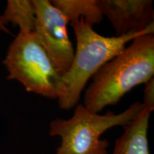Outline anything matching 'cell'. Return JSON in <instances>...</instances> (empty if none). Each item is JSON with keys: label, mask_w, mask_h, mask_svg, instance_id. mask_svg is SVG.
<instances>
[{"label": "cell", "mask_w": 154, "mask_h": 154, "mask_svg": "<svg viewBox=\"0 0 154 154\" xmlns=\"http://www.w3.org/2000/svg\"><path fill=\"white\" fill-rule=\"evenodd\" d=\"M131 42L91 78L83 103L87 110L99 113L105 107L116 104L135 86L153 78V34H143Z\"/></svg>", "instance_id": "1"}, {"label": "cell", "mask_w": 154, "mask_h": 154, "mask_svg": "<svg viewBox=\"0 0 154 154\" xmlns=\"http://www.w3.org/2000/svg\"><path fill=\"white\" fill-rule=\"evenodd\" d=\"M76 39V49L70 69L61 77L58 96L59 108L69 110L79 103L88 81L101 67L120 53L127 43L149 32L122 36H104L98 34L84 19L71 22Z\"/></svg>", "instance_id": "2"}, {"label": "cell", "mask_w": 154, "mask_h": 154, "mask_svg": "<svg viewBox=\"0 0 154 154\" xmlns=\"http://www.w3.org/2000/svg\"><path fill=\"white\" fill-rule=\"evenodd\" d=\"M136 101L123 112L108 111L99 114L89 111L78 103L69 119L56 118L49 124V135L61 138L55 154H109V143L101 136L114 126H124L136 118L142 109Z\"/></svg>", "instance_id": "3"}, {"label": "cell", "mask_w": 154, "mask_h": 154, "mask_svg": "<svg viewBox=\"0 0 154 154\" xmlns=\"http://www.w3.org/2000/svg\"><path fill=\"white\" fill-rule=\"evenodd\" d=\"M7 79L17 80L26 91L58 99L61 75L51 60L35 32H19L3 61Z\"/></svg>", "instance_id": "4"}, {"label": "cell", "mask_w": 154, "mask_h": 154, "mask_svg": "<svg viewBox=\"0 0 154 154\" xmlns=\"http://www.w3.org/2000/svg\"><path fill=\"white\" fill-rule=\"evenodd\" d=\"M36 14L35 33L59 74L70 69L74 55L69 38L68 21L48 0H32Z\"/></svg>", "instance_id": "5"}, {"label": "cell", "mask_w": 154, "mask_h": 154, "mask_svg": "<svg viewBox=\"0 0 154 154\" xmlns=\"http://www.w3.org/2000/svg\"><path fill=\"white\" fill-rule=\"evenodd\" d=\"M103 16L110 21L116 36L149 32L154 33L152 0H98Z\"/></svg>", "instance_id": "6"}, {"label": "cell", "mask_w": 154, "mask_h": 154, "mask_svg": "<svg viewBox=\"0 0 154 154\" xmlns=\"http://www.w3.org/2000/svg\"><path fill=\"white\" fill-rule=\"evenodd\" d=\"M151 113L142 107L136 118L124 126V133L116 140L112 154H150L147 134Z\"/></svg>", "instance_id": "7"}, {"label": "cell", "mask_w": 154, "mask_h": 154, "mask_svg": "<svg viewBox=\"0 0 154 154\" xmlns=\"http://www.w3.org/2000/svg\"><path fill=\"white\" fill-rule=\"evenodd\" d=\"M50 2L62 12L68 22L82 18L93 27L103 20V16L98 0H52Z\"/></svg>", "instance_id": "8"}, {"label": "cell", "mask_w": 154, "mask_h": 154, "mask_svg": "<svg viewBox=\"0 0 154 154\" xmlns=\"http://www.w3.org/2000/svg\"><path fill=\"white\" fill-rule=\"evenodd\" d=\"M1 16L4 24L11 23L19 26V32L35 30L36 14L32 0H8L5 12Z\"/></svg>", "instance_id": "9"}, {"label": "cell", "mask_w": 154, "mask_h": 154, "mask_svg": "<svg viewBox=\"0 0 154 154\" xmlns=\"http://www.w3.org/2000/svg\"><path fill=\"white\" fill-rule=\"evenodd\" d=\"M142 106L148 109L150 111H153L154 109V79L149 81L146 84L144 89L143 102Z\"/></svg>", "instance_id": "10"}, {"label": "cell", "mask_w": 154, "mask_h": 154, "mask_svg": "<svg viewBox=\"0 0 154 154\" xmlns=\"http://www.w3.org/2000/svg\"><path fill=\"white\" fill-rule=\"evenodd\" d=\"M0 30L3 31V32H6V33L10 34V32H9V30L7 27H6L5 25L4 24V23L2 22V19L1 15H0Z\"/></svg>", "instance_id": "11"}]
</instances>
